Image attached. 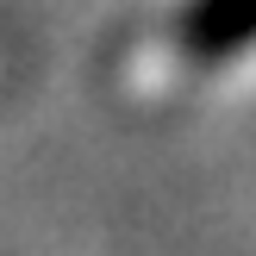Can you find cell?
<instances>
[{
  "label": "cell",
  "mask_w": 256,
  "mask_h": 256,
  "mask_svg": "<svg viewBox=\"0 0 256 256\" xmlns=\"http://www.w3.org/2000/svg\"><path fill=\"white\" fill-rule=\"evenodd\" d=\"M256 44V0H188L175 19V50L182 62H232L238 50Z\"/></svg>",
  "instance_id": "1"
}]
</instances>
